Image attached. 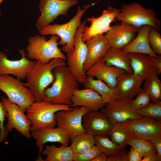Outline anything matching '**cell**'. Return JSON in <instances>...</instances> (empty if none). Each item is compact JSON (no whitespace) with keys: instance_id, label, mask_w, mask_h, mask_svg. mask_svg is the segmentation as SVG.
Instances as JSON below:
<instances>
[{"instance_id":"12","label":"cell","mask_w":161,"mask_h":161,"mask_svg":"<svg viewBox=\"0 0 161 161\" xmlns=\"http://www.w3.org/2000/svg\"><path fill=\"white\" fill-rule=\"evenodd\" d=\"M69 110H61L55 113L57 126L62 127L69 133L71 140L76 136L86 133L82 125L83 115L92 110L84 106H75Z\"/></svg>"},{"instance_id":"14","label":"cell","mask_w":161,"mask_h":161,"mask_svg":"<svg viewBox=\"0 0 161 161\" xmlns=\"http://www.w3.org/2000/svg\"><path fill=\"white\" fill-rule=\"evenodd\" d=\"M133 99L119 97L106 103L101 112L113 125L140 117L131 107Z\"/></svg>"},{"instance_id":"30","label":"cell","mask_w":161,"mask_h":161,"mask_svg":"<svg viewBox=\"0 0 161 161\" xmlns=\"http://www.w3.org/2000/svg\"><path fill=\"white\" fill-rule=\"evenodd\" d=\"M158 75H156L145 80L143 89L148 93L151 102L161 100V81Z\"/></svg>"},{"instance_id":"6","label":"cell","mask_w":161,"mask_h":161,"mask_svg":"<svg viewBox=\"0 0 161 161\" xmlns=\"http://www.w3.org/2000/svg\"><path fill=\"white\" fill-rule=\"evenodd\" d=\"M116 20L139 28L148 25L158 31L161 26L160 21L153 9L145 8L136 2L123 4Z\"/></svg>"},{"instance_id":"5","label":"cell","mask_w":161,"mask_h":161,"mask_svg":"<svg viewBox=\"0 0 161 161\" xmlns=\"http://www.w3.org/2000/svg\"><path fill=\"white\" fill-rule=\"evenodd\" d=\"M98 2L88 4L83 9L79 5L76 14L69 22L63 24H49L39 31L40 34L43 35H52L58 36L61 38L58 41V44L63 46L61 49L62 51L66 53L72 52L74 49L75 35L81 24L82 17L89 7Z\"/></svg>"},{"instance_id":"25","label":"cell","mask_w":161,"mask_h":161,"mask_svg":"<svg viewBox=\"0 0 161 161\" xmlns=\"http://www.w3.org/2000/svg\"><path fill=\"white\" fill-rule=\"evenodd\" d=\"M107 65L114 66L133 73L128 53L122 49L110 47L100 60Z\"/></svg>"},{"instance_id":"42","label":"cell","mask_w":161,"mask_h":161,"mask_svg":"<svg viewBox=\"0 0 161 161\" xmlns=\"http://www.w3.org/2000/svg\"><path fill=\"white\" fill-rule=\"evenodd\" d=\"M109 156L101 152L92 161H108Z\"/></svg>"},{"instance_id":"19","label":"cell","mask_w":161,"mask_h":161,"mask_svg":"<svg viewBox=\"0 0 161 161\" xmlns=\"http://www.w3.org/2000/svg\"><path fill=\"white\" fill-rule=\"evenodd\" d=\"M82 125L86 133L94 136H108L113 126L103 112L92 110L83 115Z\"/></svg>"},{"instance_id":"28","label":"cell","mask_w":161,"mask_h":161,"mask_svg":"<svg viewBox=\"0 0 161 161\" xmlns=\"http://www.w3.org/2000/svg\"><path fill=\"white\" fill-rule=\"evenodd\" d=\"M95 145L101 152L109 157L123 154L128 151L125 147L117 145L110 140L108 135H97L95 136Z\"/></svg>"},{"instance_id":"22","label":"cell","mask_w":161,"mask_h":161,"mask_svg":"<svg viewBox=\"0 0 161 161\" xmlns=\"http://www.w3.org/2000/svg\"><path fill=\"white\" fill-rule=\"evenodd\" d=\"M126 72L121 69L107 65L104 62L100 61L90 67L86 75L96 77L110 87L115 89L118 77Z\"/></svg>"},{"instance_id":"27","label":"cell","mask_w":161,"mask_h":161,"mask_svg":"<svg viewBox=\"0 0 161 161\" xmlns=\"http://www.w3.org/2000/svg\"><path fill=\"white\" fill-rule=\"evenodd\" d=\"M41 154L46 156L44 161H73V153L69 146L61 145L57 147L54 145H46Z\"/></svg>"},{"instance_id":"45","label":"cell","mask_w":161,"mask_h":161,"mask_svg":"<svg viewBox=\"0 0 161 161\" xmlns=\"http://www.w3.org/2000/svg\"><path fill=\"white\" fill-rule=\"evenodd\" d=\"M1 130L0 127V132H1Z\"/></svg>"},{"instance_id":"17","label":"cell","mask_w":161,"mask_h":161,"mask_svg":"<svg viewBox=\"0 0 161 161\" xmlns=\"http://www.w3.org/2000/svg\"><path fill=\"white\" fill-rule=\"evenodd\" d=\"M32 136L36 142L38 148V158H41V154L44 145L47 142H58L61 145L68 146L71 140L70 136L64 128L47 127L35 130H30Z\"/></svg>"},{"instance_id":"18","label":"cell","mask_w":161,"mask_h":161,"mask_svg":"<svg viewBox=\"0 0 161 161\" xmlns=\"http://www.w3.org/2000/svg\"><path fill=\"white\" fill-rule=\"evenodd\" d=\"M140 28L121 22L111 26L105 35L111 47L122 49L134 38Z\"/></svg>"},{"instance_id":"9","label":"cell","mask_w":161,"mask_h":161,"mask_svg":"<svg viewBox=\"0 0 161 161\" xmlns=\"http://www.w3.org/2000/svg\"><path fill=\"white\" fill-rule=\"evenodd\" d=\"M1 99L7 112V123L4 126V139L8 133L13 129L27 138H30L32 137L30 132L32 124L25 114V112L7 97L1 96Z\"/></svg>"},{"instance_id":"32","label":"cell","mask_w":161,"mask_h":161,"mask_svg":"<svg viewBox=\"0 0 161 161\" xmlns=\"http://www.w3.org/2000/svg\"><path fill=\"white\" fill-rule=\"evenodd\" d=\"M141 116L161 120V101L151 102L145 107L135 110Z\"/></svg>"},{"instance_id":"2","label":"cell","mask_w":161,"mask_h":161,"mask_svg":"<svg viewBox=\"0 0 161 161\" xmlns=\"http://www.w3.org/2000/svg\"><path fill=\"white\" fill-rule=\"evenodd\" d=\"M66 65L65 60L60 58L52 59L47 63L35 61L30 71L26 78L24 85L33 94L35 102L43 100L45 89L54 80L52 71L57 66Z\"/></svg>"},{"instance_id":"29","label":"cell","mask_w":161,"mask_h":161,"mask_svg":"<svg viewBox=\"0 0 161 161\" xmlns=\"http://www.w3.org/2000/svg\"><path fill=\"white\" fill-rule=\"evenodd\" d=\"M72 141L69 146L73 154L84 153L95 145V136L86 133L76 136Z\"/></svg>"},{"instance_id":"21","label":"cell","mask_w":161,"mask_h":161,"mask_svg":"<svg viewBox=\"0 0 161 161\" xmlns=\"http://www.w3.org/2000/svg\"><path fill=\"white\" fill-rule=\"evenodd\" d=\"M144 80L141 77L126 72L118 77L115 89L119 97L133 99L141 89Z\"/></svg>"},{"instance_id":"24","label":"cell","mask_w":161,"mask_h":161,"mask_svg":"<svg viewBox=\"0 0 161 161\" xmlns=\"http://www.w3.org/2000/svg\"><path fill=\"white\" fill-rule=\"evenodd\" d=\"M151 27L144 25L138 31L136 37L127 46L122 49L125 52L145 54L155 57H158L151 49L148 41V34Z\"/></svg>"},{"instance_id":"13","label":"cell","mask_w":161,"mask_h":161,"mask_svg":"<svg viewBox=\"0 0 161 161\" xmlns=\"http://www.w3.org/2000/svg\"><path fill=\"white\" fill-rule=\"evenodd\" d=\"M128 54L133 73L144 80L161 73L160 55L155 57L143 53L128 52Z\"/></svg>"},{"instance_id":"37","label":"cell","mask_w":161,"mask_h":161,"mask_svg":"<svg viewBox=\"0 0 161 161\" xmlns=\"http://www.w3.org/2000/svg\"><path fill=\"white\" fill-rule=\"evenodd\" d=\"M7 115L6 109L2 101H0V127L1 130L0 136V143L4 141V123Z\"/></svg>"},{"instance_id":"10","label":"cell","mask_w":161,"mask_h":161,"mask_svg":"<svg viewBox=\"0 0 161 161\" xmlns=\"http://www.w3.org/2000/svg\"><path fill=\"white\" fill-rule=\"evenodd\" d=\"M132 137L149 141L161 137V120L141 116L120 123Z\"/></svg>"},{"instance_id":"4","label":"cell","mask_w":161,"mask_h":161,"mask_svg":"<svg viewBox=\"0 0 161 161\" xmlns=\"http://www.w3.org/2000/svg\"><path fill=\"white\" fill-rule=\"evenodd\" d=\"M59 39V37L56 35H52L48 40L44 36L38 35L30 37L26 48L27 58L44 63H48L55 58L65 60L66 55L58 46Z\"/></svg>"},{"instance_id":"8","label":"cell","mask_w":161,"mask_h":161,"mask_svg":"<svg viewBox=\"0 0 161 161\" xmlns=\"http://www.w3.org/2000/svg\"><path fill=\"white\" fill-rule=\"evenodd\" d=\"M86 21H84L79 26L75 35L74 40V49L73 51L66 53L67 66L79 83H83L86 75L83 70V66L86 60L87 49L86 43L82 40L83 28Z\"/></svg>"},{"instance_id":"20","label":"cell","mask_w":161,"mask_h":161,"mask_svg":"<svg viewBox=\"0 0 161 161\" xmlns=\"http://www.w3.org/2000/svg\"><path fill=\"white\" fill-rule=\"evenodd\" d=\"M86 42L87 54L83 68L85 73L92 65L100 61L111 47L103 34L95 36Z\"/></svg>"},{"instance_id":"36","label":"cell","mask_w":161,"mask_h":161,"mask_svg":"<svg viewBox=\"0 0 161 161\" xmlns=\"http://www.w3.org/2000/svg\"><path fill=\"white\" fill-rule=\"evenodd\" d=\"M101 153L99 148L94 145L89 150L81 154H73V161H92Z\"/></svg>"},{"instance_id":"1","label":"cell","mask_w":161,"mask_h":161,"mask_svg":"<svg viewBox=\"0 0 161 161\" xmlns=\"http://www.w3.org/2000/svg\"><path fill=\"white\" fill-rule=\"evenodd\" d=\"M54 80L51 87L44 92L43 100L53 103L72 105L71 97L74 91L78 89L79 83L66 65L53 69Z\"/></svg>"},{"instance_id":"38","label":"cell","mask_w":161,"mask_h":161,"mask_svg":"<svg viewBox=\"0 0 161 161\" xmlns=\"http://www.w3.org/2000/svg\"><path fill=\"white\" fill-rule=\"evenodd\" d=\"M128 161H141L143 156L135 148L131 147L128 153Z\"/></svg>"},{"instance_id":"41","label":"cell","mask_w":161,"mask_h":161,"mask_svg":"<svg viewBox=\"0 0 161 161\" xmlns=\"http://www.w3.org/2000/svg\"><path fill=\"white\" fill-rule=\"evenodd\" d=\"M161 158L158 155L157 153L149 154L143 157L141 161H160Z\"/></svg>"},{"instance_id":"11","label":"cell","mask_w":161,"mask_h":161,"mask_svg":"<svg viewBox=\"0 0 161 161\" xmlns=\"http://www.w3.org/2000/svg\"><path fill=\"white\" fill-rule=\"evenodd\" d=\"M78 3V0H40L39 8L41 15L36 22L37 29L39 31L60 15L67 16L69 9Z\"/></svg>"},{"instance_id":"3","label":"cell","mask_w":161,"mask_h":161,"mask_svg":"<svg viewBox=\"0 0 161 161\" xmlns=\"http://www.w3.org/2000/svg\"><path fill=\"white\" fill-rule=\"evenodd\" d=\"M72 105L53 103L42 100L35 101L28 108L26 115L31 123L30 130L57 126L55 113L73 109Z\"/></svg>"},{"instance_id":"16","label":"cell","mask_w":161,"mask_h":161,"mask_svg":"<svg viewBox=\"0 0 161 161\" xmlns=\"http://www.w3.org/2000/svg\"><path fill=\"white\" fill-rule=\"evenodd\" d=\"M18 50L21 57L16 60H9L6 53L0 51V75H13L20 80L26 78L35 61L27 58L24 49Z\"/></svg>"},{"instance_id":"23","label":"cell","mask_w":161,"mask_h":161,"mask_svg":"<svg viewBox=\"0 0 161 161\" xmlns=\"http://www.w3.org/2000/svg\"><path fill=\"white\" fill-rule=\"evenodd\" d=\"M71 100L72 107L84 106L95 111L102 109L106 104L98 93L89 88L74 91Z\"/></svg>"},{"instance_id":"7","label":"cell","mask_w":161,"mask_h":161,"mask_svg":"<svg viewBox=\"0 0 161 161\" xmlns=\"http://www.w3.org/2000/svg\"><path fill=\"white\" fill-rule=\"evenodd\" d=\"M0 90L25 112L35 101L33 94L21 80L10 75H0Z\"/></svg>"},{"instance_id":"46","label":"cell","mask_w":161,"mask_h":161,"mask_svg":"<svg viewBox=\"0 0 161 161\" xmlns=\"http://www.w3.org/2000/svg\"></svg>"},{"instance_id":"33","label":"cell","mask_w":161,"mask_h":161,"mask_svg":"<svg viewBox=\"0 0 161 161\" xmlns=\"http://www.w3.org/2000/svg\"><path fill=\"white\" fill-rule=\"evenodd\" d=\"M128 134L120 123L113 125L108 135L111 140L115 143L125 147L128 144L127 139Z\"/></svg>"},{"instance_id":"34","label":"cell","mask_w":161,"mask_h":161,"mask_svg":"<svg viewBox=\"0 0 161 161\" xmlns=\"http://www.w3.org/2000/svg\"><path fill=\"white\" fill-rule=\"evenodd\" d=\"M149 45L154 52L161 55V35L159 31L151 27L148 34Z\"/></svg>"},{"instance_id":"40","label":"cell","mask_w":161,"mask_h":161,"mask_svg":"<svg viewBox=\"0 0 161 161\" xmlns=\"http://www.w3.org/2000/svg\"><path fill=\"white\" fill-rule=\"evenodd\" d=\"M128 151L123 154L109 157L108 161H128Z\"/></svg>"},{"instance_id":"43","label":"cell","mask_w":161,"mask_h":161,"mask_svg":"<svg viewBox=\"0 0 161 161\" xmlns=\"http://www.w3.org/2000/svg\"><path fill=\"white\" fill-rule=\"evenodd\" d=\"M4 0H0V5L2 3Z\"/></svg>"},{"instance_id":"44","label":"cell","mask_w":161,"mask_h":161,"mask_svg":"<svg viewBox=\"0 0 161 161\" xmlns=\"http://www.w3.org/2000/svg\"><path fill=\"white\" fill-rule=\"evenodd\" d=\"M1 12L0 9V17L1 16Z\"/></svg>"},{"instance_id":"35","label":"cell","mask_w":161,"mask_h":161,"mask_svg":"<svg viewBox=\"0 0 161 161\" xmlns=\"http://www.w3.org/2000/svg\"><path fill=\"white\" fill-rule=\"evenodd\" d=\"M136 96L131 103V107L135 110L145 107L151 102L148 94L143 88H141Z\"/></svg>"},{"instance_id":"15","label":"cell","mask_w":161,"mask_h":161,"mask_svg":"<svg viewBox=\"0 0 161 161\" xmlns=\"http://www.w3.org/2000/svg\"><path fill=\"white\" fill-rule=\"evenodd\" d=\"M120 11V9L109 7L103 11L100 16L87 18L91 24L89 27L84 26L82 35V41L85 42L95 36L106 33L111 29V24L116 20Z\"/></svg>"},{"instance_id":"26","label":"cell","mask_w":161,"mask_h":161,"mask_svg":"<svg viewBox=\"0 0 161 161\" xmlns=\"http://www.w3.org/2000/svg\"><path fill=\"white\" fill-rule=\"evenodd\" d=\"M83 84L85 88L91 89L98 93L106 104L119 97L115 89L110 87L100 80L95 79L92 76L86 75Z\"/></svg>"},{"instance_id":"31","label":"cell","mask_w":161,"mask_h":161,"mask_svg":"<svg viewBox=\"0 0 161 161\" xmlns=\"http://www.w3.org/2000/svg\"><path fill=\"white\" fill-rule=\"evenodd\" d=\"M127 143L137 150L143 157L149 154L157 153V151L149 141L133 138L129 134Z\"/></svg>"},{"instance_id":"39","label":"cell","mask_w":161,"mask_h":161,"mask_svg":"<svg viewBox=\"0 0 161 161\" xmlns=\"http://www.w3.org/2000/svg\"><path fill=\"white\" fill-rule=\"evenodd\" d=\"M149 141L155 148L158 156L161 158V137H154Z\"/></svg>"}]
</instances>
